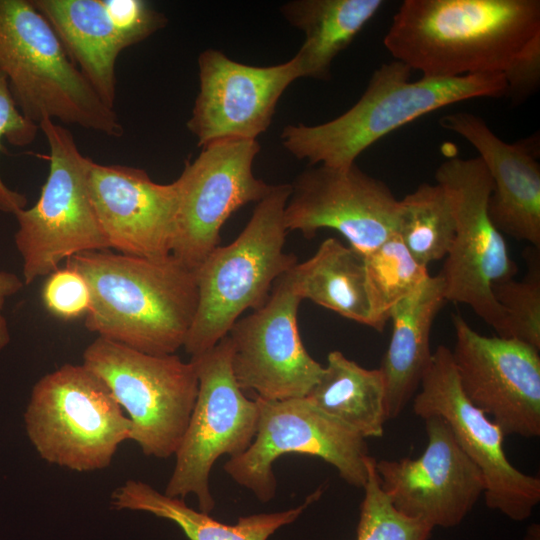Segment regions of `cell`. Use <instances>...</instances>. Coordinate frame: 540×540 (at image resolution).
I'll list each match as a JSON object with an SVG mask.
<instances>
[{
	"label": "cell",
	"mask_w": 540,
	"mask_h": 540,
	"mask_svg": "<svg viewBox=\"0 0 540 540\" xmlns=\"http://www.w3.org/2000/svg\"><path fill=\"white\" fill-rule=\"evenodd\" d=\"M91 295L85 326L93 333L152 355L184 346L198 306L195 270L172 254L145 258L107 250L66 260Z\"/></svg>",
	"instance_id": "1"
},
{
	"label": "cell",
	"mask_w": 540,
	"mask_h": 540,
	"mask_svg": "<svg viewBox=\"0 0 540 540\" xmlns=\"http://www.w3.org/2000/svg\"><path fill=\"white\" fill-rule=\"evenodd\" d=\"M540 32L539 0H405L384 46L425 78L502 73Z\"/></svg>",
	"instance_id": "2"
},
{
	"label": "cell",
	"mask_w": 540,
	"mask_h": 540,
	"mask_svg": "<svg viewBox=\"0 0 540 540\" xmlns=\"http://www.w3.org/2000/svg\"><path fill=\"white\" fill-rule=\"evenodd\" d=\"M411 69L393 60L378 67L359 100L340 116L317 125L289 124L282 144L311 165L347 168L372 144L430 112L474 98L505 96L502 73L410 80Z\"/></svg>",
	"instance_id": "3"
},
{
	"label": "cell",
	"mask_w": 540,
	"mask_h": 540,
	"mask_svg": "<svg viewBox=\"0 0 540 540\" xmlns=\"http://www.w3.org/2000/svg\"><path fill=\"white\" fill-rule=\"evenodd\" d=\"M290 193V184L272 185L241 233L216 247L195 270L198 306L183 346L191 357L227 336L247 309L261 308L275 282L298 263L284 251Z\"/></svg>",
	"instance_id": "4"
},
{
	"label": "cell",
	"mask_w": 540,
	"mask_h": 540,
	"mask_svg": "<svg viewBox=\"0 0 540 540\" xmlns=\"http://www.w3.org/2000/svg\"><path fill=\"white\" fill-rule=\"evenodd\" d=\"M0 72L21 113L38 126L50 119L123 135L115 109L101 100L31 0H0Z\"/></svg>",
	"instance_id": "5"
},
{
	"label": "cell",
	"mask_w": 540,
	"mask_h": 540,
	"mask_svg": "<svg viewBox=\"0 0 540 540\" xmlns=\"http://www.w3.org/2000/svg\"><path fill=\"white\" fill-rule=\"evenodd\" d=\"M39 456L77 472L108 467L131 422L107 385L83 364H64L33 386L24 413Z\"/></svg>",
	"instance_id": "6"
},
{
	"label": "cell",
	"mask_w": 540,
	"mask_h": 540,
	"mask_svg": "<svg viewBox=\"0 0 540 540\" xmlns=\"http://www.w3.org/2000/svg\"><path fill=\"white\" fill-rule=\"evenodd\" d=\"M83 365L107 385L131 422L130 440L144 455H175L198 393L191 360L147 354L97 337L84 350Z\"/></svg>",
	"instance_id": "7"
},
{
	"label": "cell",
	"mask_w": 540,
	"mask_h": 540,
	"mask_svg": "<svg viewBox=\"0 0 540 540\" xmlns=\"http://www.w3.org/2000/svg\"><path fill=\"white\" fill-rule=\"evenodd\" d=\"M435 178L449 196L455 219L454 237L440 273L445 300L469 306L503 337L505 318L493 287L513 278L517 267L488 214L491 177L479 157L453 156L438 166Z\"/></svg>",
	"instance_id": "8"
},
{
	"label": "cell",
	"mask_w": 540,
	"mask_h": 540,
	"mask_svg": "<svg viewBox=\"0 0 540 540\" xmlns=\"http://www.w3.org/2000/svg\"><path fill=\"white\" fill-rule=\"evenodd\" d=\"M39 128L49 145L48 176L37 202L15 214L14 241L25 285L48 276L73 255L109 248L88 196L86 156L64 125L45 119Z\"/></svg>",
	"instance_id": "9"
},
{
	"label": "cell",
	"mask_w": 540,
	"mask_h": 540,
	"mask_svg": "<svg viewBox=\"0 0 540 540\" xmlns=\"http://www.w3.org/2000/svg\"><path fill=\"white\" fill-rule=\"evenodd\" d=\"M231 355L225 336L190 359L198 377V393L164 492L182 499L193 494L199 510L208 514L215 507L209 488L213 465L222 455L233 458L246 451L259 420L257 400L247 398L236 382Z\"/></svg>",
	"instance_id": "10"
},
{
	"label": "cell",
	"mask_w": 540,
	"mask_h": 540,
	"mask_svg": "<svg viewBox=\"0 0 540 540\" xmlns=\"http://www.w3.org/2000/svg\"><path fill=\"white\" fill-rule=\"evenodd\" d=\"M256 400L259 420L254 440L246 451L224 465L236 483L266 503L276 493L273 463L282 455L297 453L323 459L348 484L363 488L369 455L365 438L357 431L306 397Z\"/></svg>",
	"instance_id": "11"
},
{
	"label": "cell",
	"mask_w": 540,
	"mask_h": 540,
	"mask_svg": "<svg viewBox=\"0 0 540 540\" xmlns=\"http://www.w3.org/2000/svg\"><path fill=\"white\" fill-rule=\"evenodd\" d=\"M413 412L443 418L461 449L482 473L486 505L514 521H524L540 501V480L514 467L504 451L502 429L465 396L449 348L432 352Z\"/></svg>",
	"instance_id": "12"
},
{
	"label": "cell",
	"mask_w": 540,
	"mask_h": 540,
	"mask_svg": "<svg viewBox=\"0 0 540 540\" xmlns=\"http://www.w3.org/2000/svg\"><path fill=\"white\" fill-rule=\"evenodd\" d=\"M260 145L221 141L201 148L175 180L178 188L172 255L196 270L219 246L220 231L239 208L259 202L272 188L253 174Z\"/></svg>",
	"instance_id": "13"
},
{
	"label": "cell",
	"mask_w": 540,
	"mask_h": 540,
	"mask_svg": "<svg viewBox=\"0 0 540 540\" xmlns=\"http://www.w3.org/2000/svg\"><path fill=\"white\" fill-rule=\"evenodd\" d=\"M302 301L288 271L266 303L240 317L228 332L233 374L243 391L270 400L301 398L320 379L324 366L309 355L298 330Z\"/></svg>",
	"instance_id": "14"
},
{
	"label": "cell",
	"mask_w": 540,
	"mask_h": 540,
	"mask_svg": "<svg viewBox=\"0 0 540 540\" xmlns=\"http://www.w3.org/2000/svg\"><path fill=\"white\" fill-rule=\"evenodd\" d=\"M451 350L460 386L468 400L505 435H540L539 350L515 339L481 335L453 315Z\"/></svg>",
	"instance_id": "15"
},
{
	"label": "cell",
	"mask_w": 540,
	"mask_h": 540,
	"mask_svg": "<svg viewBox=\"0 0 540 540\" xmlns=\"http://www.w3.org/2000/svg\"><path fill=\"white\" fill-rule=\"evenodd\" d=\"M290 185L284 211L288 232L312 238L318 230L332 229L364 256L396 232L399 200L383 181L356 164L311 167Z\"/></svg>",
	"instance_id": "16"
},
{
	"label": "cell",
	"mask_w": 540,
	"mask_h": 540,
	"mask_svg": "<svg viewBox=\"0 0 540 540\" xmlns=\"http://www.w3.org/2000/svg\"><path fill=\"white\" fill-rule=\"evenodd\" d=\"M424 420L428 442L423 453L416 459L375 461V469L382 490L400 513L432 528H452L484 494V479L443 418Z\"/></svg>",
	"instance_id": "17"
},
{
	"label": "cell",
	"mask_w": 540,
	"mask_h": 540,
	"mask_svg": "<svg viewBox=\"0 0 540 540\" xmlns=\"http://www.w3.org/2000/svg\"><path fill=\"white\" fill-rule=\"evenodd\" d=\"M199 92L187 128L201 148L221 141H253L271 125L276 105L301 78L295 57L267 67L243 64L216 49L198 57Z\"/></svg>",
	"instance_id": "18"
},
{
	"label": "cell",
	"mask_w": 540,
	"mask_h": 540,
	"mask_svg": "<svg viewBox=\"0 0 540 540\" xmlns=\"http://www.w3.org/2000/svg\"><path fill=\"white\" fill-rule=\"evenodd\" d=\"M31 1L50 23L72 62L113 109L119 54L168 22L144 0Z\"/></svg>",
	"instance_id": "19"
},
{
	"label": "cell",
	"mask_w": 540,
	"mask_h": 540,
	"mask_svg": "<svg viewBox=\"0 0 540 540\" xmlns=\"http://www.w3.org/2000/svg\"><path fill=\"white\" fill-rule=\"evenodd\" d=\"M87 192L109 248L145 258L172 254L178 188L154 182L145 170L86 157Z\"/></svg>",
	"instance_id": "20"
},
{
	"label": "cell",
	"mask_w": 540,
	"mask_h": 540,
	"mask_svg": "<svg viewBox=\"0 0 540 540\" xmlns=\"http://www.w3.org/2000/svg\"><path fill=\"white\" fill-rule=\"evenodd\" d=\"M439 124L478 152L492 180L488 214L504 235L540 247V165L536 140L507 143L475 114L454 112Z\"/></svg>",
	"instance_id": "21"
},
{
	"label": "cell",
	"mask_w": 540,
	"mask_h": 540,
	"mask_svg": "<svg viewBox=\"0 0 540 540\" xmlns=\"http://www.w3.org/2000/svg\"><path fill=\"white\" fill-rule=\"evenodd\" d=\"M444 301L443 278L429 275L390 313L392 333L379 368L386 385L388 419L398 417L419 388L432 355L433 322Z\"/></svg>",
	"instance_id": "22"
},
{
	"label": "cell",
	"mask_w": 540,
	"mask_h": 540,
	"mask_svg": "<svg viewBox=\"0 0 540 540\" xmlns=\"http://www.w3.org/2000/svg\"><path fill=\"white\" fill-rule=\"evenodd\" d=\"M320 486L305 501L284 511L240 517L228 525L208 513L189 507L184 499L167 496L139 480H127L112 494L118 510L142 511L174 522L189 540H267L281 527L294 522L323 493Z\"/></svg>",
	"instance_id": "23"
},
{
	"label": "cell",
	"mask_w": 540,
	"mask_h": 540,
	"mask_svg": "<svg viewBox=\"0 0 540 540\" xmlns=\"http://www.w3.org/2000/svg\"><path fill=\"white\" fill-rule=\"evenodd\" d=\"M382 0H294L281 13L305 40L294 56L301 78L325 80L334 58L378 12Z\"/></svg>",
	"instance_id": "24"
},
{
	"label": "cell",
	"mask_w": 540,
	"mask_h": 540,
	"mask_svg": "<svg viewBox=\"0 0 540 540\" xmlns=\"http://www.w3.org/2000/svg\"><path fill=\"white\" fill-rule=\"evenodd\" d=\"M289 275L302 300L369 326L364 255L352 247L327 238L312 257L292 267Z\"/></svg>",
	"instance_id": "25"
},
{
	"label": "cell",
	"mask_w": 540,
	"mask_h": 540,
	"mask_svg": "<svg viewBox=\"0 0 540 540\" xmlns=\"http://www.w3.org/2000/svg\"><path fill=\"white\" fill-rule=\"evenodd\" d=\"M306 398L362 437H382L388 420L381 370L366 369L338 350L327 356L323 373Z\"/></svg>",
	"instance_id": "26"
},
{
	"label": "cell",
	"mask_w": 540,
	"mask_h": 540,
	"mask_svg": "<svg viewBox=\"0 0 540 540\" xmlns=\"http://www.w3.org/2000/svg\"><path fill=\"white\" fill-rule=\"evenodd\" d=\"M395 233L412 256L426 267L446 257L455 233V219L444 187L422 183L399 200Z\"/></svg>",
	"instance_id": "27"
},
{
	"label": "cell",
	"mask_w": 540,
	"mask_h": 540,
	"mask_svg": "<svg viewBox=\"0 0 540 540\" xmlns=\"http://www.w3.org/2000/svg\"><path fill=\"white\" fill-rule=\"evenodd\" d=\"M369 301V327L381 332L393 307L413 293L429 276L394 233L364 256Z\"/></svg>",
	"instance_id": "28"
},
{
	"label": "cell",
	"mask_w": 540,
	"mask_h": 540,
	"mask_svg": "<svg viewBox=\"0 0 540 540\" xmlns=\"http://www.w3.org/2000/svg\"><path fill=\"white\" fill-rule=\"evenodd\" d=\"M375 461L371 456L366 460L367 480L363 486L356 540H428L433 528L405 516L393 506L380 486Z\"/></svg>",
	"instance_id": "29"
},
{
	"label": "cell",
	"mask_w": 540,
	"mask_h": 540,
	"mask_svg": "<svg viewBox=\"0 0 540 540\" xmlns=\"http://www.w3.org/2000/svg\"><path fill=\"white\" fill-rule=\"evenodd\" d=\"M521 281L506 279L494 285L493 295L505 318L503 338L515 339L540 350V266L531 254Z\"/></svg>",
	"instance_id": "30"
},
{
	"label": "cell",
	"mask_w": 540,
	"mask_h": 540,
	"mask_svg": "<svg viewBox=\"0 0 540 540\" xmlns=\"http://www.w3.org/2000/svg\"><path fill=\"white\" fill-rule=\"evenodd\" d=\"M39 129L21 113L6 77L0 72V151L3 139L15 146H26L35 140ZM26 206V195L9 188L0 176V212L15 215Z\"/></svg>",
	"instance_id": "31"
},
{
	"label": "cell",
	"mask_w": 540,
	"mask_h": 540,
	"mask_svg": "<svg viewBox=\"0 0 540 540\" xmlns=\"http://www.w3.org/2000/svg\"><path fill=\"white\" fill-rule=\"evenodd\" d=\"M41 297L47 311L65 321L85 316L91 303L86 280L78 271L67 266L47 276Z\"/></svg>",
	"instance_id": "32"
},
{
	"label": "cell",
	"mask_w": 540,
	"mask_h": 540,
	"mask_svg": "<svg viewBox=\"0 0 540 540\" xmlns=\"http://www.w3.org/2000/svg\"><path fill=\"white\" fill-rule=\"evenodd\" d=\"M508 96L521 102L533 95L540 85V32L529 39L502 71Z\"/></svg>",
	"instance_id": "33"
},
{
	"label": "cell",
	"mask_w": 540,
	"mask_h": 540,
	"mask_svg": "<svg viewBox=\"0 0 540 540\" xmlns=\"http://www.w3.org/2000/svg\"><path fill=\"white\" fill-rule=\"evenodd\" d=\"M24 281L15 273L0 271V352L10 342V332L3 309L6 300L22 290Z\"/></svg>",
	"instance_id": "34"
}]
</instances>
